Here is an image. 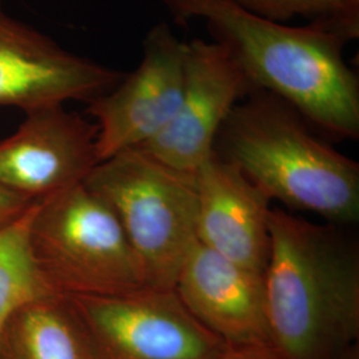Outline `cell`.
Listing matches in <instances>:
<instances>
[{
  "mask_svg": "<svg viewBox=\"0 0 359 359\" xmlns=\"http://www.w3.org/2000/svg\"><path fill=\"white\" fill-rule=\"evenodd\" d=\"M181 25L203 20L255 90L280 96L310 127L338 140L359 137V80L345 39L318 27L274 23L231 0H160Z\"/></svg>",
  "mask_w": 359,
  "mask_h": 359,
  "instance_id": "1",
  "label": "cell"
},
{
  "mask_svg": "<svg viewBox=\"0 0 359 359\" xmlns=\"http://www.w3.org/2000/svg\"><path fill=\"white\" fill-rule=\"evenodd\" d=\"M262 274L268 341L283 359H338L358 344L359 255L332 225L271 209Z\"/></svg>",
  "mask_w": 359,
  "mask_h": 359,
  "instance_id": "2",
  "label": "cell"
},
{
  "mask_svg": "<svg viewBox=\"0 0 359 359\" xmlns=\"http://www.w3.org/2000/svg\"><path fill=\"white\" fill-rule=\"evenodd\" d=\"M215 152L270 201L333 224L358 218V163L321 140L274 93L257 90L237 104L218 132Z\"/></svg>",
  "mask_w": 359,
  "mask_h": 359,
  "instance_id": "3",
  "label": "cell"
},
{
  "mask_svg": "<svg viewBox=\"0 0 359 359\" xmlns=\"http://www.w3.org/2000/svg\"><path fill=\"white\" fill-rule=\"evenodd\" d=\"M84 184L120 221L147 286L173 289L182 262L197 243L192 173L133 148L100 161Z\"/></svg>",
  "mask_w": 359,
  "mask_h": 359,
  "instance_id": "4",
  "label": "cell"
},
{
  "mask_svg": "<svg viewBox=\"0 0 359 359\" xmlns=\"http://www.w3.org/2000/svg\"><path fill=\"white\" fill-rule=\"evenodd\" d=\"M31 248L46 281L63 298L149 287L120 221L84 182L39 201Z\"/></svg>",
  "mask_w": 359,
  "mask_h": 359,
  "instance_id": "5",
  "label": "cell"
},
{
  "mask_svg": "<svg viewBox=\"0 0 359 359\" xmlns=\"http://www.w3.org/2000/svg\"><path fill=\"white\" fill-rule=\"evenodd\" d=\"M93 359H215L226 344L185 309L173 289L65 297Z\"/></svg>",
  "mask_w": 359,
  "mask_h": 359,
  "instance_id": "6",
  "label": "cell"
},
{
  "mask_svg": "<svg viewBox=\"0 0 359 359\" xmlns=\"http://www.w3.org/2000/svg\"><path fill=\"white\" fill-rule=\"evenodd\" d=\"M142 52V63L132 74L88 103L87 114L97 127L100 161L154 140L179 109L185 41L167 23H158L144 39Z\"/></svg>",
  "mask_w": 359,
  "mask_h": 359,
  "instance_id": "7",
  "label": "cell"
},
{
  "mask_svg": "<svg viewBox=\"0 0 359 359\" xmlns=\"http://www.w3.org/2000/svg\"><path fill=\"white\" fill-rule=\"evenodd\" d=\"M243 69L216 41H185L184 90L172 121L140 147L168 167L194 173L215 154L218 132L234 107L255 92Z\"/></svg>",
  "mask_w": 359,
  "mask_h": 359,
  "instance_id": "8",
  "label": "cell"
},
{
  "mask_svg": "<svg viewBox=\"0 0 359 359\" xmlns=\"http://www.w3.org/2000/svg\"><path fill=\"white\" fill-rule=\"evenodd\" d=\"M123 77L13 19L0 0V105L27 112L75 100L90 103Z\"/></svg>",
  "mask_w": 359,
  "mask_h": 359,
  "instance_id": "9",
  "label": "cell"
},
{
  "mask_svg": "<svg viewBox=\"0 0 359 359\" xmlns=\"http://www.w3.org/2000/svg\"><path fill=\"white\" fill-rule=\"evenodd\" d=\"M99 163L96 124L65 104L27 111L0 140V185L34 200L84 182Z\"/></svg>",
  "mask_w": 359,
  "mask_h": 359,
  "instance_id": "10",
  "label": "cell"
},
{
  "mask_svg": "<svg viewBox=\"0 0 359 359\" xmlns=\"http://www.w3.org/2000/svg\"><path fill=\"white\" fill-rule=\"evenodd\" d=\"M193 177L197 243L264 274L270 248L269 198L216 152Z\"/></svg>",
  "mask_w": 359,
  "mask_h": 359,
  "instance_id": "11",
  "label": "cell"
},
{
  "mask_svg": "<svg viewBox=\"0 0 359 359\" xmlns=\"http://www.w3.org/2000/svg\"><path fill=\"white\" fill-rule=\"evenodd\" d=\"M173 290L193 317L226 345H269L261 273L196 243Z\"/></svg>",
  "mask_w": 359,
  "mask_h": 359,
  "instance_id": "12",
  "label": "cell"
},
{
  "mask_svg": "<svg viewBox=\"0 0 359 359\" xmlns=\"http://www.w3.org/2000/svg\"><path fill=\"white\" fill-rule=\"evenodd\" d=\"M0 359H93L81 323L65 298L18 310L0 335Z\"/></svg>",
  "mask_w": 359,
  "mask_h": 359,
  "instance_id": "13",
  "label": "cell"
},
{
  "mask_svg": "<svg viewBox=\"0 0 359 359\" xmlns=\"http://www.w3.org/2000/svg\"><path fill=\"white\" fill-rule=\"evenodd\" d=\"M39 201L22 217L0 229V335L7 321L27 305L63 298L39 269L31 248V225Z\"/></svg>",
  "mask_w": 359,
  "mask_h": 359,
  "instance_id": "14",
  "label": "cell"
},
{
  "mask_svg": "<svg viewBox=\"0 0 359 359\" xmlns=\"http://www.w3.org/2000/svg\"><path fill=\"white\" fill-rule=\"evenodd\" d=\"M246 13L274 23L289 25L304 19L345 39L347 43L359 36V0H231Z\"/></svg>",
  "mask_w": 359,
  "mask_h": 359,
  "instance_id": "15",
  "label": "cell"
},
{
  "mask_svg": "<svg viewBox=\"0 0 359 359\" xmlns=\"http://www.w3.org/2000/svg\"><path fill=\"white\" fill-rule=\"evenodd\" d=\"M35 201L38 200L29 198L0 185V229L22 217L35 204Z\"/></svg>",
  "mask_w": 359,
  "mask_h": 359,
  "instance_id": "16",
  "label": "cell"
},
{
  "mask_svg": "<svg viewBox=\"0 0 359 359\" xmlns=\"http://www.w3.org/2000/svg\"><path fill=\"white\" fill-rule=\"evenodd\" d=\"M215 359H283L268 344L226 345Z\"/></svg>",
  "mask_w": 359,
  "mask_h": 359,
  "instance_id": "17",
  "label": "cell"
},
{
  "mask_svg": "<svg viewBox=\"0 0 359 359\" xmlns=\"http://www.w3.org/2000/svg\"><path fill=\"white\" fill-rule=\"evenodd\" d=\"M338 359H359V345L355 344L351 347H348L346 351Z\"/></svg>",
  "mask_w": 359,
  "mask_h": 359,
  "instance_id": "18",
  "label": "cell"
}]
</instances>
